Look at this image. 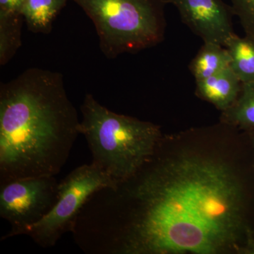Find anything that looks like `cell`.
I'll return each instance as SVG.
<instances>
[{"mask_svg": "<svg viewBox=\"0 0 254 254\" xmlns=\"http://www.w3.org/2000/svg\"><path fill=\"white\" fill-rule=\"evenodd\" d=\"M72 234L89 254H222L254 245L235 172L187 153H155L130 178L95 192Z\"/></svg>", "mask_w": 254, "mask_h": 254, "instance_id": "1", "label": "cell"}, {"mask_svg": "<svg viewBox=\"0 0 254 254\" xmlns=\"http://www.w3.org/2000/svg\"><path fill=\"white\" fill-rule=\"evenodd\" d=\"M61 73L28 68L0 86V185L55 177L79 134Z\"/></svg>", "mask_w": 254, "mask_h": 254, "instance_id": "2", "label": "cell"}, {"mask_svg": "<svg viewBox=\"0 0 254 254\" xmlns=\"http://www.w3.org/2000/svg\"><path fill=\"white\" fill-rule=\"evenodd\" d=\"M79 133L86 138L92 164L117 182L135 175L162 141L160 127L113 113L87 93L81 105Z\"/></svg>", "mask_w": 254, "mask_h": 254, "instance_id": "3", "label": "cell"}, {"mask_svg": "<svg viewBox=\"0 0 254 254\" xmlns=\"http://www.w3.org/2000/svg\"><path fill=\"white\" fill-rule=\"evenodd\" d=\"M94 23L100 48L109 59L163 41L165 0H72Z\"/></svg>", "mask_w": 254, "mask_h": 254, "instance_id": "4", "label": "cell"}, {"mask_svg": "<svg viewBox=\"0 0 254 254\" xmlns=\"http://www.w3.org/2000/svg\"><path fill=\"white\" fill-rule=\"evenodd\" d=\"M117 183L93 164L74 169L59 183L55 206L41 221L30 227L26 235L43 248L54 247L63 235L73 232L80 212L91 195Z\"/></svg>", "mask_w": 254, "mask_h": 254, "instance_id": "5", "label": "cell"}, {"mask_svg": "<svg viewBox=\"0 0 254 254\" xmlns=\"http://www.w3.org/2000/svg\"><path fill=\"white\" fill-rule=\"evenodd\" d=\"M0 217L11 225L1 240L26 235L56 203L59 183L55 177L21 179L0 185Z\"/></svg>", "mask_w": 254, "mask_h": 254, "instance_id": "6", "label": "cell"}, {"mask_svg": "<svg viewBox=\"0 0 254 254\" xmlns=\"http://www.w3.org/2000/svg\"><path fill=\"white\" fill-rule=\"evenodd\" d=\"M175 6L182 22L203 40L225 47L235 36L233 10L222 0H167Z\"/></svg>", "mask_w": 254, "mask_h": 254, "instance_id": "7", "label": "cell"}, {"mask_svg": "<svg viewBox=\"0 0 254 254\" xmlns=\"http://www.w3.org/2000/svg\"><path fill=\"white\" fill-rule=\"evenodd\" d=\"M242 83L230 67L204 79L195 81V94L224 112L235 103Z\"/></svg>", "mask_w": 254, "mask_h": 254, "instance_id": "8", "label": "cell"}, {"mask_svg": "<svg viewBox=\"0 0 254 254\" xmlns=\"http://www.w3.org/2000/svg\"><path fill=\"white\" fill-rule=\"evenodd\" d=\"M68 0H25L22 14L29 31L48 34L57 15Z\"/></svg>", "mask_w": 254, "mask_h": 254, "instance_id": "9", "label": "cell"}, {"mask_svg": "<svg viewBox=\"0 0 254 254\" xmlns=\"http://www.w3.org/2000/svg\"><path fill=\"white\" fill-rule=\"evenodd\" d=\"M229 67L230 58L226 48L213 43H203L190 65L195 81L210 77Z\"/></svg>", "mask_w": 254, "mask_h": 254, "instance_id": "10", "label": "cell"}, {"mask_svg": "<svg viewBox=\"0 0 254 254\" xmlns=\"http://www.w3.org/2000/svg\"><path fill=\"white\" fill-rule=\"evenodd\" d=\"M221 121L227 126L254 133V81L242 83L238 98L232 107L222 112Z\"/></svg>", "mask_w": 254, "mask_h": 254, "instance_id": "11", "label": "cell"}, {"mask_svg": "<svg viewBox=\"0 0 254 254\" xmlns=\"http://www.w3.org/2000/svg\"><path fill=\"white\" fill-rule=\"evenodd\" d=\"M225 48L230 58V68L242 83L254 81V40L235 35Z\"/></svg>", "mask_w": 254, "mask_h": 254, "instance_id": "12", "label": "cell"}, {"mask_svg": "<svg viewBox=\"0 0 254 254\" xmlns=\"http://www.w3.org/2000/svg\"><path fill=\"white\" fill-rule=\"evenodd\" d=\"M22 15H0V64L4 66L21 46Z\"/></svg>", "mask_w": 254, "mask_h": 254, "instance_id": "13", "label": "cell"}, {"mask_svg": "<svg viewBox=\"0 0 254 254\" xmlns=\"http://www.w3.org/2000/svg\"><path fill=\"white\" fill-rule=\"evenodd\" d=\"M231 3L246 36L254 40V0H231Z\"/></svg>", "mask_w": 254, "mask_h": 254, "instance_id": "14", "label": "cell"}, {"mask_svg": "<svg viewBox=\"0 0 254 254\" xmlns=\"http://www.w3.org/2000/svg\"><path fill=\"white\" fill-rule=\"evenodd\" d=\"M25 0H0V15H22Z\"/></svg>", "mask_w": 254, "mask_h": 254, "instance_id": "15", "label": "cell"}, {"mask_svg": "<svg viewBox=\"0 0 254 254\" xmlns=\"http://www.w3.org/2000/svg\"></svg>", "mask_w": 254, "mask_h": 254, "instance_id": "16", "label": "cell"}]
</instances>
